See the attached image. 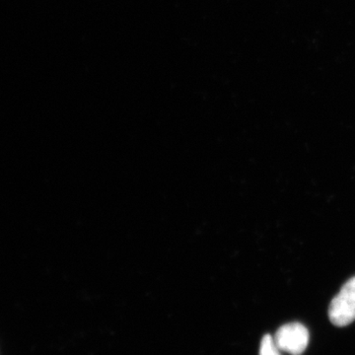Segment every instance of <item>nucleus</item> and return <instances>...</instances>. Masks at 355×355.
<instances>
[{"label": "nucleus", "instance_id": "obj_1", "mask_svg": "<svg viewBox=\"0 0 355 355\" xmlns=\"http://www.w3.org/2000/svg\"><path fill=\"white\" fill-rule=\"evenodd\" d=\"M329 318L336 327L349 326L355 321V277L347 280L331 300Z\"/></svg>", "mask_w": 355, "mask_h": 355}, {"label": "nucleus", "instance_id": "obj_2", "mask_svg": "<svg viewBox=\"0 0 355 355\" xmlns=\"http://www.w3.org/2000/svg\"><path fill=\"white\" fill-rule=\"evenodd\" d=\"M273 340L280 352L301 355L309 343V331L302 324L289 323L280 327Z\"/></svg>", "mask_w": 355, "mask_h": 355}, {"label": "nucleus", "instance_id": "obj_3", "mask_svg": "<svg viewBox=\"0 0 355 355\" xmlns=\"http://www.w3.org/2000/svg\"><path fill=\"white\" fill-rule=\"evenodd\" d=\"M260 355H280V350L275 345L272 336H263L261 343Z\"/></svg>", "mask_w": 355, "mask_h": 355}]
</instances>
